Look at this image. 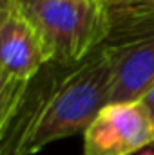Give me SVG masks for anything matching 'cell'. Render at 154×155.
I'll use <instances>...</instances> for the list:
<instances>
[{
	"mask_svg": "<svg viewBox=\"0 0 154 155\" xmlns=\"http://www.w3.org/2000/svg\"><path fill=\"white\" fill-rule=\"evenodd\" d=\"M113 87L114 61L105 45L60 74L35 78L15 108L0 116V155H33L83 134L111 103Z\"/></svg>",
	"mask_w": 154,
	"mask_h": 155,
	"instance_id": "6da1fadb",
	"label": "cell"
},
{
	"mask_svg": "<svg viewBox=\"0 0 154 155\" xmlns=\"http://www.w3.org/2000/svg\"><path fill=\"white\" fill-rule=\"evenodd\" d=\"M47 63L49 51L20 0H2L0 81L31 83Z\"/></svg>",
	"mask_w": 154,
	"mask_h": 155,
	"instance_id": "277c9868",
	"label": "cell"
},
{
	"mask_svg": "<svg viewBox=\"0 0 154 155\" xmlns=\"http://www.w3.org/2000/svg\"><path fill=\"white\" fill-rule=\"evenodd\" d=\"M151 148H152V150H154V139H152V144H151Z\"/></svg>",
	"mask_w": 154,
	"mask_h": 155,
	"instance_id": "30bf717a",
	"label": "cell"
},
{
	"mask_svg": "<svg viewBox=\"0 0 154 155\" xmlns=\"http://www.w3.org/2000/svg\"><path fill=\"white\" fill-rule=\"evenodd\" d=\"M140 155H154V152H152V150H143Z\"/></svg>",
	"mask_w": 154,
	"mask_h": 155,
	"instance_id": "ba28073f",
	"label": "cell"
},
{
	"mask_svg": "<svg viewBox=\"0 0 154 155\" xmlns=\"http://www.w3.org/2000/svg\"><path fill=\"white\" fill-rule=\"evenodd\" d=\"M109 4H120V2H127V0H107Z\"/></svg>",
	"mask_w": 154,
	"mask_h": 155,
	"instance_id": "9c48e42d",
	"label": "cell"
},
{
	"mask_svg": "<svg viewBox=\"0 0 154 155\" xmlns=\"http://www.w3.org/2000/svg\"><path fill=\"white\" fill-rule=\"evenodd\" d=\"M114 61L111 103L140 101L154 88V36L123 45H105Z\"/></svg>",
	"mask_w": 154,
	"mask_h": 155,
	"instance_id": "5b68a950",
	"label": "cell"
},
{
	"mask_svg": "<svg viewBox=\"0 0 154 155\" xmlns=\"http://www.w3.org/2000/svg\"><path fill=\"white\" fill-rule=\"evenodd\" d=\"M49 51L51 63L73 67L105 45L107 0H20Z\"/></svg>",
	"mask_w": 154,
	"mask_h": 155,
	"instance_id": "7a4b0ae2",
	"label": "cell"
},
{
	"mask_svg": "<svg viewBox=\"0 0 154 155\" xmlns=\"http://www.w3.org/2000/svg\"><path fill=\"white\" fill-rule=\"evenodd\" d=\"M111 31L105 45H123L154 36V0L109 4Z\"/></svg>",
	"mask_w": 154,
	"mask_h": 155,
	"instance_id": "8992f818",
	"label": "cell"
},
{
	"mask_svg": "<svg viewBox=\"0 0 154 155\" xmlns=\"http://www.w3.org/2000/svg\"><path fill=\"white\" fill-rule=\"evenodd\" d=\"M143 103H145L147 108L151 110V116H152V119H154V88L151 92H147V96L143 97Z\"/></svg>",
	"mask_w": 154,
	"mask_h": 155,
	"instance_id": "52a82bcc",
	"label": "cell"
},
{
	"mask_svg": "<svg viewBox=\"0 0 154 155\" xmlns=\"http://www.w3.org/2000/svg\"><path fill=\"white\" fill-rule=\"evenodd\" d=\"M154 119L140 101L105 105L83 132L85 155H132L151 148Z\"/></svg>",
	"mask_w": 154,
	"mask_h": 155,
	"instance_id": "3957f363",
	"label": "cell"
}]
</instances>
